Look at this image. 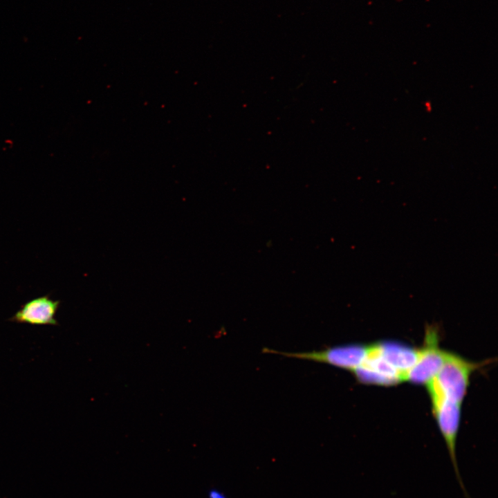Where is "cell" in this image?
Returning <instances> with one entry per match:
<instances>
[{
  "instance_id": "obj_7",
  "label": "cell",
  "mask_w": 498,
  "mask_h": 498,
  "mask_svg": "<svg viewBox=\"0 0 498 498\" xmlns=\"http://www.w3.org/2000/svg\"><path fill=\"white\" fill-rule=\"evenodd\" d=\"M377 345L381 356L403 375L405 381V374L418 358L419 349L389 341L378 342Z\"/></svg>"
},
{
  "instance_id": "obj_4",
  "label": "cell",
  "mask_w": 498,
  "mask_h": 498,
  "mask_svg": "<svg viewBox=\"0 0 498 498\" xmlns=\"http://www.w3.org/2000/svg\"><path fill=\"white\" fill-rule=\"evenodd\" d=\"M438 338L437 326H427L424 347L419 349L418 358L405 374V381L427 385L437 374L448 353L439 347Z\"/></svg>"
},
{
  "instance_id": "obj_2",
  "label": "cell",
  "mask_w": 498,
  "mask_h": 498,
  "mask_svg": "<svg viewBox=\"0 0 498 498\" xmlns=\"http://www.w3.org/2000/svg\"><path fill=\"white\" fill-rule=\"evenodd\" d=\"M432 411L445 442L455 477L465 498H471L462 480L456 454L461 404L442 396L430 397Z\"/></svg>"
},
{
  "instance_id": "obj_3",
  "label": "cell",
  "mask_w": 498,
  "mask_h": 498,
  "mask_svg": "<svg viewBox=\"0 0 498 498\" xmlns=\"http://www.w3.org/2000/svg\"><path fill=\"white\" fill-rule=\"evenodd\" d=\"M369 349V344H349L309 352L288 353L267 349H265V351L279 353L287 357L326 363L352 372L362 364Z\"/></svg>"
},
{
  "instance_id": "obj_8",
  "label": "cell",
  "mask_w": 498,
  "mask_h": 498,
  "mask_svg": "<svg viewBox=\"0 0 498 498\" xmlns=\"http://www.w3.org/2000/svg\"><path fill=\"white\" fill-rule=\"evenodd\" d=\"M208 498H227V497L221 491L213 489L209 492Z\"/></svg>"
},
{
  "instance_id": "obj_6",
  "label": "cell",
  "mask_w": 498,
  "mask_h": 498,
  "mask_svg": "<svg viewBox=\"0 0 498 498\" xmlns=\"http://www.w3.org/2000/svg\"><path fill=\"white\" fill-rule=\"evenodd\" d=\"M60 301L53 300L49 295L31 299L9 319L11 322L33 325H58L55 318Z\"/></svg>"
},
{
  "instance_id": "obj_5",
  "label": "cell",
  "mask_w": 498,
  "mask_h": 498,
  "mask_svg": "<svg viewBox=\"0 0 498 498\" xmlns=\"http://www.w3.org/2000/svg\"><path fill=\"white\" fill-rule=\"evenodd\" d=\"M352 373L364 384L387 386L404 381L403 375L381 356L377 343L369 344L365 359Z\"/></svg>"
},
{
  "instance_id": "obj_1",
  "label": "cell",
  "mask_w": 498,
  "mask_h": 498,
  "mask_svg": "<svg viewBox=\"0 0 498 498\" xmlns=\"http://www.w3.org/2000/svg\"><path fill=\"white\" fill-rule=\"evenodd\" d=\"M481 365L448 352L437 374L425 385L430 396H442L461 404L470 375Z\"/></svg>"
}]
</instances>
